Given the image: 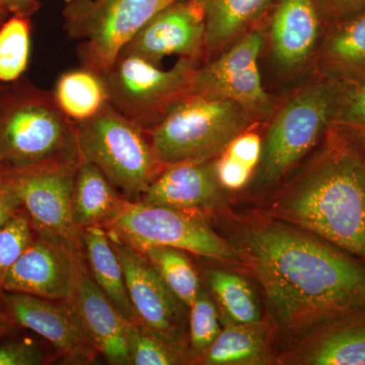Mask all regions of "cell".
Returning <instances> with one entry per match:
<instances>
[{
	"label": "cell",
	"instance_id": "cell-1",
	"mask_svg": "<svg viewBox=\"0 0 365 365\" xmlns=\"http://www.w3.org/2000/svg\"><path fill=\"white\" fill-rule=\"evenodd\" d=\"M230 239L260 284L281 340L295 345L365 313V262L319 235L269 215L237 222Z\"/></svg>",
	"mask_w": 365,
	"mask_h": 365
},
{
	"label": "cell",
	"instance_id": "cell-2",
	"mask_svg": "<svg viewBox=\"0 0 365 365\" xmlns=\"http://www.w3.org/2000/svg\"><path fill=\"white\" fill-rule=\"evenodd\" d=\"M269 213L365 262V136L333 124L318 157Z\"/></svg>",
	"mask_w": 365,
	"mask_h": 365
},
{
	"label": "cell",
	"instance_id": "cell-3",
	"mask_svg": "<svg viewBox=\"0 0 365 365\" xmlns=\"http://www.w3.org/2000/svg\"><path fill=\"white\" fill-rule=\"evenodd\" d=\"M79 158L76 123L52 93L31 86H0V167L21 169Z\"/></svg>",
	"mask_w": 365,
	"mask_h": 365
},
{
	"label": "cell",
	"instance_id": "cell-4",
	"mask_svg": "<svg viewBox=\"0 0 365 365\" xmlns=\"http://www.w3.org/2000/svg\"><path fill=\"white\" fill-rule=\"evenodd\" d=\"M249 114L227 98L191 93L170 106L146 132L165 167L208 162L244 133Z\"/></svg>",
	"mask_w": 365,
	"mask_h": 365
},
{
	"label": "cell",
	"instance_id": "cell-5",
	"mask_svg": "<svg viewBox=\"0 0 365 365\" xmlns=\"http://www.w3.org/2000/svg\"><path fill=\"white\" fill-rule=\"evenodd\" d=\"M76 130L79 158L98 168L127 200H141L165 168L146 129L109 103L95 116L76 122Z\"/></svg>",
	"mask_w": 365,
	"mask_h": 365
},
{
	"label": "cell",
	"instance_id": "cell-6",
	"mask_svg": "<svg viewBox=\"0 0 365 365\" xmlns=\"http://www.w3.org/2000/svg\"><path fill=\"white\" fill-rule=\"evenodd\" d=\"M347 85L328 78L295 96L278 113L263 144L258 188L276 184L325 136Z\"/></svg>",
	"mask_w": 365,
	"mask_h": 365
},
{
	"label": "cell",
	"instance_id": "cell-7",
	"mask_svg": "<svg viewBox=\"0 0 365 365\" xmlns=\"http://www.w3.org/2000/svg\"><path fill=\"white\" fill-rule=\"evenodd\" d=\"M104 227L108 234L140 253L153 247H170L242 266L234 246L195 213L124 199Z\"/></svg>",
	"mask_w": 365,
	"mask_h": 365
},
{
	"label": "cell",
	"instance_id": "cell-8",
	"mask_svg": "<svg viewBox=\"0 0 365 365\" xmlns=\"http://www.w3.org/2000/svg\"><path fill=\"white\" fill-rule=\"evenodd\" d=\"M179 0H72L64 9V29L78 42L86 68L103 74L150 19Z\"/></svg>",
	"mask_w": 365,
	"mask_h": 365
},
{
	"label": "cell",
	"instance_id": "cell-9",
	"mask_svg": "<svg viewBox=\"0 0 365 365\" xmlns=\"http://www.w3.org/2000/svg\"><path fill=\"white\" fill-rule=\"evenodd\" d=\"M196 62L180 59L165 71L143 57L120 54L113 66L101 74L109 104L144 128H150L170 106L193 93L198 69Z\"/></svg>",
	"mask_w": 365,
	"mask_h": 365
},
{
	"label": "cell",
	"instance_id": "cell-10",
	"mask_svg": "<svg viewBox=\"0 0 365 365\" xmlns=\"http://www.w3.org/2000/svg\"><path fill=\"white\" fill-rule=\"evenodd\" d=\"M79 160L2 170L1 180L25 209L36 235L85 255L72 208Z\"/></svg>",
	"mask_w": 365,
	"mask_h": 365
},
{
	"label": "cell",
	"instance_id": "cell-11",
	"mask_svg": "<svg viewBox=\"0 0 365 365\" xmlns=\"http://www.w3.org/2000/svg\"><path fill=\"white\" fill-rule=\"evenodd\" d=\"M110 237L123 267L137 321L189 353V307L173 294L143 253Z\"/></svg>",
	"mask_w": 365,
	"mask_h": 365
},
{
	"label": "cell",
	"instance_id": "cell-12",
	"mask_svg": "<svg viewBox=\"0 0 365 365\" xmlns=\"http://www.w3.org/2000/svg\"><path fill=\"white\" fill-rule=\"evenodd\" d=\"M264 41L260 31L247 34L222 56L197 69L193 93L227 98L250 114H267L271 102L258 66Z\"/></svg>",
	"mask_w": 365,
	"mask_h": 365
},
{
	"label": "cell",
	"instance_id": "cell-13",
	"mask_svg": "<svg viewBox=\"0 0 365 365\" xmlns=\"http://www.w3.org/2000/svg\"><path fill=\"white\" fill-rule=\"evenodd\" d=\"M0 297L14 325L30 329L49 341L67 364H88L95 360L98 350L69 300L6 292Z\"/></svg>",
	"mask_w": 365,
	"mask_h": 365
},
{
	"label": "cell",
	"instance_id": "cell-14",
	"mask_svg": "<svg viewBox=\"0 0 365 365\" xmlns=\"http://www.w3.org/2000/svg\"><path fill=\"white\" fill-rule=\"evenodd\" d=\"M206 49V25L198 0H179L155 14L120 54L158 63L167 56L195 60Z\"/></svg>",
	"mask_w": 365,
	"mask_h": 365
},
{
	"label": "cell",
	"instance_id": "cell-15",
	"mask_svg": "<svg viewBox=\"0 0 365 365\" xmlns=\"http://www.w3.org/2000/svg\"><path fill=\"white\" fill-rule=\"evenodd\" d=\"M85 260V255L37 235L7 273L2 289L46 299L69 300Z\"/></svg>",
	"mask_w": 365,
	"mask_h": 365
},
{
	"label": "cell",
	"instance_id": "cell-16",
	"mask_svg": "<svg viewBox=\"0 0 365 365\" xmlns=\"http://www.w3.org/2000/svg\"><path fill=\"white\" fill-rule=\"evenodd\" d=\"M86 335L98 353L114 365H131L128 319L98 287L86 260L79 267L73 294L69 299Z\"/></svg>",
	"mask_w": 365,
	"mask_h": 365
},
{
	"label": "cell",
	"instance_id": "cell-17",
	"mask_svg": "<svg viewBox=\"0 0 365 365\" xmlns=\"http://www.w3.org/2000/svg\"><path fill=\"white\" fill-rule=\"evenodd\" d=\"M222 189L210 160L176 163L163 168L141 201L199 215L225 206Z\"/></svg>",
	"mask_w": 365,
	"mask_h": 365
},
{
	"label": "cell",
	"instance_id": "cell-18",
	"mask_svg": "<svg viewBox=\"0 0 365 365\" xmlns=\"http://www.w3.org/2000/svg\"><path fill=\"white\" fill-rule=\"evenodd\" d=\"M302 365H365V313L337 319L300 341L281 359Z\"/></svg>",
	"mask_w": 365,
	"mask_h": 365
},
{
	"label": "cell",
	"instance_id": "cell-19",
	"mask_svg": "<svg viewBox=\"0 0 365 365\" xmlns=\"http://www.w3.org/2000/svg\"><path fill=\"white\" fill-rule=\"evenodd\" d=\"M321 35V20L314 0H280L271 24L274 59L287 71L312 56Z\"/></svg>",
	"mask_w": 365,
	"mask_h": 365
},
{
	"label": "cell",
	"instance_id": "cell-20",
	"mask_svg": "<svg viewBox=\"0 0 365 365\" xmlns=\"http://www.w3.org/2000/svg\"><path fill=\"white\" fill-rule=\"evenodd\" d=\"M321 59L329 78L352 85L365 81V11L334 24Z\"/></svg>",
	"mask_w": 365,
	"mask_h": 365
},
{
	"label": "cell",
	"instance_id": "cell-21",
	"mask_svg": "<svg viewBox=\"0 0 365 365\" xmlns=\"http://www.w3.org/2000/svg\"><path fill=\"white\" fill-rule=\"evenodd\" d=\"M81 237L86 264L93 280L125 319L135 321L123 267L107 230L103 227H86L81 230Z\"/></svg>",
	"mask_w": 365,
	"mask_h": 365
},
{
	"label": "cell",
	"instance_id": "cell-22",
	"mask_svg": "<svg viewBox=\"0 0 365 365\" xmlns=\"http://www.w3.org/2000/svg\"><path fill=\"white\" fill-rule=\"evenodd\" d=\"M124 199L98 168L83 158L79 160L72 208L74 220L81 230L90 227H104Z\"/></svg>",
	"mask_w": 365,
	"mask_h": 365
},
{
	"label": "cell",
	"instance_id": "cell-23",
	"mask_svg": "<svg viewBox=\"0 0 365 365\" xmlns=\"http://www.w3.org/2000/svg\"><path fill=\"white\" fill-rule=\"evenodd\" d=\"M206 365H259L271 361L267 332L262 324L228 323L200 359Z\"/></svg>",
	"mask_w": 365,
	"mask_h": 365
},
{
	"label": "cell",
	"instance_id": "cell-24",
	"mask_svg": "<svg viewBox=\"0 0 365 365\" xmlns=\"http://www.w3.org/2000/svg\"><path fill=\"white\" fill-rule=\"evenodd\" d=\"M206 25V50L217 51L244 32L270 0H198Z\"/></svg>",
	"mask_w": 365,
	"mask_h": 365
},
{
	"label": "cell",
	"instance_id": "cell-25",
	"mask_svg": "<svg viewBox=\"0 0 365 365\" xmlns=\"http://www.w3.org/2000/svg\"><path fill=\"white\" fill-rule=\"evenodd\" d=\"M52 95L59 109L76 123L95 116L109 103L101 74L83 66L64 72Z\"/></svg>",
	"mask_w": 365,
	"mask_h": 365
},
{
	"label": "cell",
	"instance_id": "cell-26",
	"mask_svg": "<svg viewBox=\"0 0 365 365\" xmlns=\"http://www.w3.org/2000/svg\"><path fill=\"white\" fill-rule=\"evenodd\" d=\"M206 279L228 323H263L260 302L246 278L225 269L211 268L206 271Z\"/></svg>",
	"mask_w": 365,
	"mask_h": 365
},
{
	"label": "cell",
	"instance_id": "cell-27",
	"mask_svg": "<svg viewBox=\"0 0 365 365\" xmlns=\"http://www.w3.org/2000/svg\"><path fill=\"white\" fill-rule=\"evenodd\" d=\"M144 256L160 274L173 294L186 307H191L201 290L195 267L182 250L170 247H153Z\"/></svg>",
	"mask_w": 365,
	"mask_h": 365
},
{
	"label": "cell",
	"instance_id": "cell-28",
	"mask_svg": "<svg viewBox=\"0 0 365 365\" xmlns=\"http://www.w3.org/2000/svg\"><path fill=\"white\" fill-rule=\"evenodd\" d=\"M31 55L30 18L13 14L0 26V85L21 78Z\"/></svg>",
	"mask_w": 365,
	"mask_h": 365
},
{
	"label": "cell",
	"instance_id": "cell-29",
	"mask_svg": "<svg viewBox=\"0 0 365 365\" xmlns=\"http://www.w3.org/2000/svg\"><path fill=\"white\" fill-rule=\"evenodd\" d=\"M128 346L131 365L185 364L192 357L137 319L129 322Z\"/></svg>",
	"mask_w": 365,
	"mask_h": 365
},
{
	"label": "cell",
	"instance_id": "cell-30",
	"mask_svg": "<svg viewBox=\"0 0 365 365\" xmlns=\"http://www.w3.org/2000/svg\"><path fill=\"white\" fill-rule=\"evenodd\" d=\"M222 331L215 302L205 290H200L189 307L188 343L192 357L200 360Z\"/></svg>",
	"mask_w": 365,
	"mask_h": 365
},
{
	"label": "cell",
	"instance_id": "cell-31",
	"mask_svg": "<svg viewBox=\"0 0 365 365\" xmlns=\"http://www.w3.org/2000/svg\"><path fill=\"white\" fill-rule=\"evenodd\" d=\"M35 235L26 213L16 212L0 230V295L4 279L14 264L30 246Z\"/></svg>",
	"mask_w": 365,
	"mask_h": 365
},
{
	"label": "cell",
	"instance_id": "cell-32",
	"mask_svg": "<svg viewBox=\"0 0 365 365\" xmlns=\"http://www.w3.org/2000/svg\"><path fill=\"white\" fill-rule=\"evenodd\" d=\"M333 124L365 136V81L348 83Z\"/></svg>",
	"mask_w": 365,
	"mask_h": 365
},
{
	"label": "cell",
	"instance_id": "cell-33",
	"mask_svg": "<svg viewBox=\"0 0 365 365\" xmlns=\"http://www.w3.org/2000/svg\"><path fill=\"white\" fill-rule=\"evenodd\" d=\"M48 355L32 340H14L0 345V365H42Z\"/></svg>",
	"mask_w": 365,
	"mask_h": 365
},
{
	"label": "cell",
	"instance_id": "cell-34",
	"mask_svg": "<svg viewBox=\"0 0 365 365\" xmlns=\"http://www.w3.org/2000/svg\"><path fill=\"white\" fill-rule=\"evenodd\" d=\"M216 178L223 189L237 191L248 184L254 170L246 165L222 153V157L215 163Z\"/></svg>",
	"mask_w": 365,
	"mask_h": 365
},
{
	"label": "cell",
	"instance_id": "cell-35",
	"mask_svg": "<svg viewBox=\"0 0 365 365\" xmlns=\"http://www.w3.org/2000/svg\"><path fill=\"white\" fill-rule=\"evenodd\" d=\"M263 144L256 133H242L235 137L223 153L255 170L260 163Z\"/></svg>",
	"mask_w": 365,
	"mask_h": 365
},
{
	"label": "cell",
	"instance_id": "cell-36",
	"mask_svg": "<svg viewBox=\"0 0 365 365\" xmlns=\"http://www.w3.org/2000/svg\"><path fill=\"white\" fill-rule=\"evenodd\" d=\"M325 1L329 11L337 21L349 18L365 11V0H325Z\"/></svg>",
	"mask_w": 365,
	"mask_h": 365
},
{
	"label": "cell",
	"instance_id": "cell-37",
	"mask_svg": "<svg viewBox=\"0 0 365 365\" xmlns=\"http://www.w3.org/2000/svg\"><path fill=\"white\" fill-rule=\"evenodd\" d=\"M21 208L16 196L4 186V182H0V230L6 225V222Z\"/></svg>",
	"mask_w": 365,
	"mask_h": 365
},
{
	"label": "cell",
	"instance_id": "cell-38",
	"mask_svg": "<svg viewBox=\"0 0 365 365\" xmlns=\"http://www.w3.org/2000/svg\"><path fill=\"white\" fill-rule=\"evenodd\" d=\"M0 4L11 16L19 14L30 18L39 9L40 0H0Z\"/></svg>",
	"mask_w": 365,
	"mask_h": 365
},
{
	"label": "cell",
	"instance_id": "cell-39",
	"mask_svg": "<svg viewBox=\"0 0 365 365\" xmlns=\"http://www.w3.org/2000/svg\"><path fill=\"white\" fill-rule=\"evenodd\" d=\"M14 329V325L11 324H2L0 323V336H6L9 334Z\"/></svg>",
	"mask_w": 365,
	"mask_h": 365
},
{
	"label": "cell",
	"instance_id": "cell-40",
	"mask_svg": "<svg viewBox=\"0 0 365 365\" xmlns=\"http://www.w3.org/2000/svg\"><path fill=\"white\" fill-rule=\"evenodd\" d=\"M7 16H9V14L6 13V9L0 4V26L7 20Z\"/></svg>",
	"mask_w": 365,
	"mask_h": 365
},
{
	"label": "cell",
	"instance_id": "cell-41",
	"mask_svg": "<svg viewBox=\"0 0 365 365\" xmlns=\"http://www.w3.org/2000/svg\"><path fill=\"white\" fill-rule=\"evenodd\" d=\"M0 323L2 324H11V325H14L11 319L9 318L7 314L0 313Z\"/></svg>",
	"mask_w": 365,
	"mask_h": 365
},
{
	"label": "cell",
	"instance_id": "cell-42",
	"mask_svg": "<svg viewBox=\"0 0 365 365\" xmlns=\"http://www.w3.org/2000/svg\"><path fill=\"white\" fill-rule=\"evenodd\" d=\"M1 175H2V169H1V167H0V182H1Z\"/></svg>",
	"mask_w": 365,
	"mask_h": 365
},
{
	"label": "cell",
	"instance_id": "cell-43",
	"mask_svg": "<svg viewBox=\"0 0 365 365\" xmlns=\"http://www.w3.org/2000/svg\"><path fill=\"white\" fill-rule=\"evenodd\" d=\"M64 2H66V4H69V2H71L72 0H63Z\"/></svg>",
	"mask_w": 365,
	"mask_h": 365
}]
</instances>
